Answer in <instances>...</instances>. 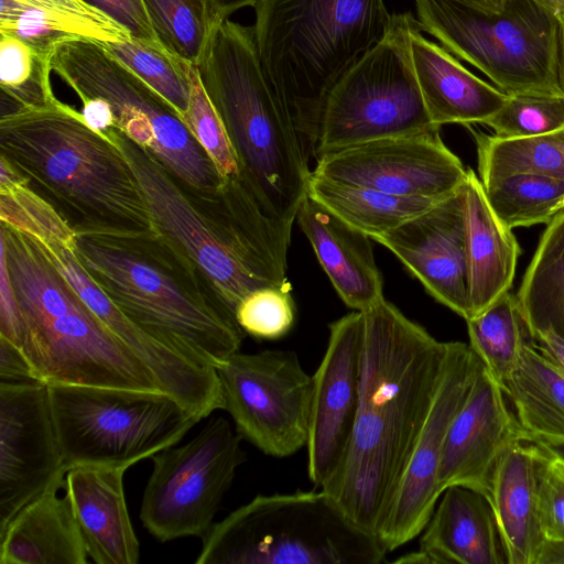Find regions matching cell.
<instances>
[{
    "instance_id": "6da1fadb",
    "label": "cell",
    "mask_w": 564,
    "mask_h": 564,
    "mask_svg": "<svg viewBox=\"0 0 564 564\" xmlns=\"http://www.w3.org/2000/svg\"><path fill=\"white\" fill-rule=\"evenodd\" d=\"M360 399L343 465L322 489L378 534L441 382L447 341L382 299L362 312Z\"/></svg>"
},
{
    "instance_id": "7a4b0ae2",
    "label": "cell",
    "mask_w": 564,
    "mask_h": 564,
    "mask_svg": "<svg viewBox=\"0 0 564 564\" xmlns=\"http://www.w3.org/2000/svg\"><path fill=\"white\" fill-rule=\"evenodd\" d=\"M104 134L128 160L156 230L234 310L257 289H291L286 259L293 224L268 216L238 175L223 178L218 191L206 195L116 127Z\"/></svg>"
},
{
    "instance_id": "3957f363",
    "label": "cell",
    "mask_w": 564,
    "mask_h": 564,
    "mask_svg": "<svg viewBox=\"0 0 564 564\" xmlns=\"http://www.w3.org/2000/svg\"><path fill=\"white\" fill-rule=\"evenodd\" d=\"M78 261L135 325L192 361L217 368L240 351L235 310L160 232L75 231Z\"/></svg>"
},
{
    "instance_id": "277c9868",
    "label": "cell",
    "mask_w": 564,
    "mask_h": 564,
    "mask_svg": "<svg viewBox=\"0 0 564 564\" xmlns=\"http://www.w3.org/2000/svg\"><path fill=\"white\" fill-rule=\"evenodd\" d=\"M0 241L13 294L0 337L22 351L40 382L162 391L31 236L1 223Z\"/></svg>"
},
{
    "instance_id": "5b68a950",
    "label": "cell",
    "mask_w": 564,
    "mask_h": 564,
    "mask_svg": "<svg viewBox=\"0 0 564 564\" xmlns=\"http://www.w3.org/2000/svg\"><path fill=\"white\" fill-rule=\"evenodd\" d=\"M0 158L75 231L159 232L123 153L58 99L1 113Z\"/></svg>"
},
{
    "instance_id": "8992f818",
    "label": "cell",
    "mask_w": 564,
    "mask_h": 564,
    "mask_svg": "<svg viewBox=\"0 0 564 564\" xmlns=\"http://www.w3.org/2000/svg\"><path fill=\"white\" fill-rule=\"evenodd\" d=\"M195 67L235 150L239 178L268 216L294 224L314 154L263 68L253 26L219 19Z\"/></svg>"
},
{
    "instance_id": "52a82bcc",
    "label": "cell",
    "mask_w": 564,
    "mask_h": 564,
    "mask_svg": "<svg viewBox=\"0 0 564 564\" xmlns=\"http://www.w3.org/2000/svg\"><path fill=\"white\" fill-rule=\"evenodd\" d=\"M263 68L315 156L324 104L339 78L388 33L383 0H258Z\"/></svg>"
},
{
    "instance_id": "ba28073f",
    "label": "cell",
    "mask_w": 564,
    "mask_h": 564,
    "mask_svg": "<svg viewBox=\"0 0 564 564\" xmlns=\"http://www.w3.org/2000/svg\"><path fill=\"white\" fill-rule=\"evenodd\" d=\"M202 541L196 564H380L388 554L322 489L258 495Z\"/></svg>"
},
{
    "instance_id": "9c48e42d",
    "label": "cell",
    "mask_w": 564,
    "mask_h": 564,
    "mask_svg": "<svg viewBox=\"0 0 564 564\" xmlns=\"http://www.w3.org/2000/svg\"><path fill=\"white\" fill-rule=\"evenodd\" d=\"M419 23L444 48L507 95L564 94L561 21L536 0H508L488 13L458 0H415Z\"/></svg>"
},
{
    "instance_id": "30bf717a",
    "label": "cell",
    "mask_w": 564,
    "mask_h": 564,
    "mask_svg": "<svg viewBox=\"0 0 564 564\" xmlns=\"http://www.w3.org/2000/svg\"><path fill=\"white\" fill-rule=\"evenodd\" d=\"M66 473L75 466L129 468L176 445L200 419L162 391L48 386Z\"/></svg>"
},
{
    "instance_id": "8fae6325",
    "label": "cell",
    "mask_w": 564,
    "mask_h": 564,
    "mask_svg": "<svg viewBox=\"0 0 564 564\" xmlns=\"http://www.w3.org/2000/svg\"><path fill=\"white\" fill-rule=\"evenodd\" d=\"M50 63L80 100H105L116 128L152 152L186 186L203 194L218 191L223 177L178 112L100 42L64 40L53 48Z\"/></svg>"
},
{
    "instance_id": "7c38bea8",
    "label": "cell",
    "mask_w": 564,
    "mask_h": 564,
    "mask_svg": "<svg viewBox=\"0 0 564 564\" xmlns=\"http://www.w3.org/2000/svg\"><path fill=\"white\" fill-rule=\"evenodd\" d=\"M412 14H393L386 36L335 84L324 104L315 158L370 141L440 129L413 68Z\"/></svg>"
},
{
    "instance_id": "4fadbf2b",
    "label": "cell",
    "mask_w": 564,
    "mask_h": 564,
    "mask_svg": "<svg viewBox=\"0 0 564 564\" xmlns=\"http://www.w3.org/2000/svg\"><path fill=\"white\" fill-rule=\"evenodd\" d=\"M241 436L224 416L209 420L183 445L153 455L140 520L159 542L203 538L214 524L237 469L246 462Z\"/></svg>"
},
{
    "instance_id": "5bb4252c",
    "label": "cell",
    "mask_w": 564,
    "mask_h": 564,
    "mask_svg": "<svg viewBox=\"0 0 564 564\" xmlns=\"http://www.w3.org/2000/svg\"><path fill=\"white\" fill-rule=\"evenodd\" d=\"M224 410L237 433L263 454L284 458L306 447L313 378L290 350L236 352L216 368Z\"/></svg>"
},
{
    "instance_id": "9a60e30c",
    "label": "cell",
    "mask_w": 564,
    "mask_h": 564,
    "mask_svg": "<svg viewBox=\"0 0 564 564\" xmlns=\"http://www.w3.org/2000/svg\"><path fill=\"white\" fill-rule=\"evenodd\" d=\"M29 236L108 329L149 369L163 392L200 420L224 410L216 369L192 361L129 319L78 261L75 230L65 219L54 218Z\"/></svg>"
},
{
    "instance_id": "2e32d148",
    "label": "cell",
    "mask_w": 564,
    "mask_h": 564,
    "mask_svg": "<svg viewBox=\"0 0 564 564\" xmlns=\"http://www.w3.org/2000/svg\"><path fill=\"white\" fill-rule=\"evenodd\" d=\"M316 177L383 193L443 199L465 183L467 170L440 129L381 139L316 158Z\"/></svg>"
},
{
    "instance_id": "e0dca14e",
    "label": "cell",
    "mask_w": 564,
    "mask_h": 564,
    "mask_svg": "<svg viewBox=\"0 0 564 564\" xmlns=\"http://www.w3.org/2000/svg\"><path fill=\"white\" fill-rule=\"evenodd\" d=\"M484 362L460 341H447L443 376L408 467L378 531L387 552L421 534L441 496L437 474L448 429Z\"/></svg>"
},
{
    "instance_id": "ac0fdd59",
    "label": "cell",
    "mask_w": 564,
    "mask_h": 564,
    "mask_svg": "<svg viewBox=\"0 0 564 564\" xmlns=\"http://www.w3.org/2000/svg\"><path fill=\"white\" fill-rule=\"evenodd\" d=\"M65 476L48 386L0 382V530Z\"/></svg>"
},
{
    "instance_id": "d6986e66",
    "label": "cell",
    "mask_w": 564,
    "mask_h": 564,
    "mask_svg": "<svg viewBox=\"0 0 564 564\" xmlns=\"http://www.w3.org/2000/svg\"><path fill=\"white\" fill-rule=\"evenodd\" d=\"M364 315L355 311L329 325L325 354L314 373L306 444L307 475L323 489L346 457L360 399Z\"/></svg>"
},
{
    "instance_id": "ffe728a7",
    "label": "cell",
    "mask_w": 564,
    "mask_h": 564,
    "mask_svg": "<svg viewBox=\"0 0 564 564\" xmlns=\"http://www.w3.org/2000/svg\"><path fill=\"white\" fill-rule=\"evenodd\" d=\"M388 248L437 302L469 318L464 185L432 208L372 238Z\"/></svg>"
},
{
    "instance_id": "44dd1931",
    "label": "cell",
    "mask_w": 564,
    "mask_h": 564,
    "mask_svg": "<svg viewBox=\"0 0 564 564\" xmlns=\"http://www.w3.org/2000/svg\"><path fill=\"white\" fill-rule=\"evenodd\" d=\"M506 398L482 365L447 432L437 474L441 495L451 486H464L489 498L502 454L517 443L532 442Z\"/></svg>"
},
{
    "instance_id": "7402d4cb",
    "label": "cell",
    "mask_w": 564,
    "mask_h": 564,
    "mask_svg": "<svg viewBox=\"0 0 564 564\" xmlns=\"http://www.w3.org/2000/svg\"><path fill=\"white\" fill-rule=\"evenodd\" d=\"M420 535L419 550L397 562L508 564L490 501L464 486H451L442 492Z\"/></svg>"
},
{
    "instance_id": "603a6c76",
    "label": "cell",
    "mask_w": 564,
    "mask_h": 564,
    "mask_svg": "<svg viewBox=\"0 0 564 564\" xmlns=\"http://www.w3.org/2000/svg\"><path fill=\"white\" fill-rule=\"evenodd\" d=\"M127 468L75 466L65 476L88 557L97 564H137L140 542L133 530L123 487Z\"/></svg>"
},
{
    "instance_id": "cb8c5ba5",
    "label": "cell",
    "mask_w": 564,
    "mask_h": 564,
    "mask_svg": "<svg viewBox=\"0 0 564 564\" xmlns=\"http://www.w3.org/2000/svg\"><path fill=\"white\" fill-rule=\"evenodd\" d=\"M296 219L343 302L364 312L383 297L370 237L306 194Z\"/></svg>"
},
{
    "instance_id": "d4e9b609",
    "label": "cell",
    "mask_w": 564,
    "mask_h": 564,
    "mask_svg": "<svg viewBox=\"0 0 564 564\" xmlns=\"http://www.w3.org/2000/svg\"><path fill=\"white\" fill-rule=\"evenodd\" d=\"M410 45L416 80L434 126L484 124L507 101L509 95L468 70L446 48L424 37L417 21L411 29Z\"/></svg>"
},
{
    "instance_id": "484cf974",
    "label": "cell",
    "mask_w": 564,
    "mask_h": 564,
    "mask_svg": "<svg viewBox=\"0 0 564 564\" xmlns=\"http://www.w3.org/2000/svg\"><path fill=\"white\" fill-rule=\"evenodd\" d=\"M65 480L25 505L0 530V564H87Z\"/></svg>"
},
{
    "instance_id": "4316f807",
    "label": "cell",
    "mask_w": 564,
    "mask_h": 564,
    "mask_svg": "<svg viewBox=\"0 0 564 564\" xmlns=\"http://www.w3.org/2000/svg\"><path fill=\"white\" fill-rule=\"evenodd\" d=\"M464 194L471 318L509 291L520 247L512 229L491 208L480 180L470 169Z\"/></svg>"
},
{
    "instance_id": "83f0119b",
    "label": "cell",
    "mask_w": 564,
    "mask_h": 564,
    "mask_svg": "<svg viewBox=\"0 0 564 564\" xmlns=\"http://www.w3.org/2000/svg\"><path fill=\"white\" fill-rule=\"evenodd\" d=\"M542 449L520 442L500 457L489 501L508 564H534L544 540L538 519V468Z\"/></svg>"
},
{
    "instance_id": "f1b7e54d",
    "label": "cell",
    "mask_w": 564,
    "mask_h": 564,
    "mask_svg": "<svg viewBox=\"0 0 564 564\" xmlns=\"http://www.w3.org/2000/svg\"><path fill=\"white\" fill-rule=\"evenodd\" d=\"M500 387L532 440H564V375L535 347L522 350Z\"/></svg>"
},
{
    "instance_id": "f546056e",
    "label": "cell",
    "mask_w": 564,
    "mask_h": 564,
    "mask_svg": "<svg viewBox=\"0 0 564 564\" xmlns=\"http://www.w3.org/2000/svg\"><path fill=\"white\" fill-rule=\"evenodd\" d=\"M307 195L371 239L390 231L442 200L392 195L316 177L313 174L308 181Z\"/></svg>"
},
{
    "instance_id": "4dcf8cb0",
    "label": "cell",
    "mask_w": 564,
    "mask_h": 564,
    "mask_svg": "<svg viewBox=\"0 0 564 564\" xmlns=\"http://www.w3.org/2000/svg\"><path fill=\"white\" fill-rule=\"evenodd\" d=\"M517 299L533 335L551 333L564 341V213L543 231Z\"/></svg>"
},
{
    "instance_id": "1f68e13d",
    "label": "cell",
    "mask_w": 564,
    "mask_h": 564,
    "mask_svg": "<svg viewBox=\"0 0 564 564\" xmlns=\"http://www.w3.org/2000/svg\"><path fill=\"white\" fill-rule=\"evenodd\" d=\"M466 323L469 346L499 384L512 372L522 350L535 347L518 299L509 291Z\"/></svg>"
},
{
    "instance_id": "d6a6232c",
    "label": "cell",
    "mask_w": 564,
    "mask_h": 564,
    "mask_svg": "<svg viewBox=\"0 0 564 564\" xmlns=\"http://www.w3.org/2000/svg\"><path fill=\"white\" fill-rule=\"evenodd\" d=\"M476 141L479 180L487 186L517 173L564 181V129L543 135L501 139L470 129Z\"/></svg>"
},
{
    "instance_id": "836d02e7",
    "label": "cell",
    "mask_w": 564,
    "mask_h": 564,
    "mask_svg": "<svg viewBox=\"0 0 564 564\" xmlns=\"http://www.w3.org/2000/svg\"><path fill=\"white\" fill-rule=\"evenodd\" d=\"M487 199L510 229L550 224L564 213V181L535 173H517L484 187Z\"/></svg>"
},
{
    "instance_id": "e575fe53",
    "label": "cell",
    "mask_w": 564,
    "mask_h": 564,
    "mask_svg": "<svg viewBox=\"0 0 564 564\" xmlns=\"http://www.w3.org/2000/svg\"><path fill=\"white\" fill-rule=\"evenodd\" d=\"M159 44L195 65L219 20L212 0H142Z\"/></svg>"
},
{
    "instance_id": "d590c367",
    "label": "cell",
    "mask_w": 564,
    "mask_h": 564,
    "mask_svg": "<svg viewBox=\"0 0 564 564\" xmlns=\"http://www.w3.org/2000/svg\"><path fill=\"white\" fill-rule=\"evenodd\" d=\"M50 58L51 55L40 53L19 39L1 33V100H8L13 106L10 111L43 107L57 99L50 82Z\"/></svg>"
},
{
    "instance_id": "8d00e7d4",
    "label": "cell",
    "mask_w": 564,
    "mask_h": 564,
    "mask_svg": "<svg viewBox=\"0 0 564 564\" xmlns=\"http://www.w3.org/2000/svg\"><path fill=\"white\" fill-rule=\"evenodd\" d=\"M101 44L111 55L159 93L182 119L189 102V67L193 64L176 58L161 46L140 42L132 37Z\"/></svg>"
},
{
    "instance_id": "74e56055",
    "label": "cell",
    "mask_w": 564,
    "mask_h": 564,
    "mask_svg": "<svg viewBox=\"0 0 564 564\" xmlns=\"http://www.w3.org/2000/svg\"><path fill=\"white\" fill-rule=\"evenodd\" d=\"M484 124L501 139L531 138L564 129V94L510 95Z\"/></svg>"
},
{
    "instance_id": "f35d334b",
    "label": "cell",
    "mask_w": 564,
    "mask_h": 564,
    "mask_svg": "<svg viewBox=\"0 0 564 564\" xmlns=\"http://www.w3.org/2000/svg\"><path fill=\"white\" fill-rule=\"evenodd\" d=\"M191 95L187 110L182 120L204 148L219 175L225 177L239 174L238 160L225 126L209 100L195 65L189 67Z\"/></svg>"
},
{
    "instance_id": "ab89813d",
    "label": "cell",
    "mask_w": 564,
    "mask_h": 564,
    "mask_svg": "<svg viewBox=\"0 0 564 564\" xmlns=\"http://www.w3.org/2000/svg\"><path fill=\"white\" fill-rule=\"evenodd\" d=\"M235 315L246 335L257 339H279L291 330L295 322L291 289H257L239 301Z\"/></svg>"
},
{
    "instance_id": "60d3db41",
    "label": "cell",
    "mask_w": 564,
    "mask_h": 564,
    "mask_svg": "<svg viewBox=\"0 0 564 564\" xmlns=\"http://www.w3.org/2000/svg\"><path fill=\"white\" fill-rule=\"evenodd\" d=\"M0 33L14 36L46 55L62 41L80 37L69 23L21 0H1Z\"/></svg>"
},
{
    "instance_id": "b9f144b4",
    "label": "cell",
    "mask_w": 564,
    "mask_h": 564,
    "mask_svg": "<svg viewBox=\"0 0 564 564\" xmlns=\"http://www.w3.org/2000/svg\"><path fill=\"white\" fill-rule=\"evenodd\" d=\"M73 25L80 37L101 43L131 39L129 32L84 0H21Z\"/></svg>"
},
{
    "instance_id": "7bdbcfd3",
    "label": "cell",
    "mask_w": 564,
    "mask_h": 564,
    "mask_svg": "<svg viewBox=\"0 0 564 564\" xmlns=\"http://www.w3.org/2000/svg\"><path fill=\"white\" fill-rule=\"evenodd\" d=\"M538 519L544 540H564V473L543 449L538 468Z\"/></svg>"
},
{
    "instance_id": "ee69618b",
    "label": "cell",
    "mask_w": 564,
    "mask_h": 564,
    "mask_svg": "<svg viewBox=\"0 0 564 564\" xmlns=\"http://www.w3.org/2000/svg\"><path fill=\"white\" fill-rule=\"evenodd\" d=\"M126 29L133 40L161 46L142 0H84ZM162 47V46H161Z\"/></svg>"
},
{
    "instance_id": "f6af8a7d",
    "label": "cell",
    "mask_w": 564,
    "mask_h": 564,
    "mask_svg": "<svg viewBox=\"0 0 564 564\" xmlns=\"http://www.w3.org/2000/svg\"><path fill=\"white\" fill-rule=\"evenodd\" d=\"M0 382H40L22 351L0 337Z\"/></svg>"
},
{
    "instance_id": "bcb514c9",
    "label": "cell",
    "mask_w": 564,
    "mask_h": 564,
    "mask_svg": "<svg viewBox=\"0 0 564 564\" xmlns=\"http://www.w3.org/2000/svg\"><path fill=\"white\" fill-rule=\"evenodd\" d=\"M82 115L86 123L95 131L105 133L109 128L116 127V121L109 105L99 98L82 99Z\"/></svg>"
},
{
    "instance_id": "7dc6e473",
    "label": "cell",
    "mask_w": 564,
    "mask_h": 564,
    "mask_svg": "<svg viewBox=\"0 0 564 564\" xmlns=\"http://www.w3.org/2000/svg\"><path fill=\"white\" fill-rule=\"evenodd\" d=\"M535 349L564 375V341L551 333H535Z\"/></svg>"
},
{
    "instance_id": "c3c4849f",
    "label": "cell",
    "mask_w": 564,
    "mask_h": 564,
    "mask_svg": "<svg viewBox=\"0 0 564 564\" xmlns=\"http://www.w3.org/2000/svg\"><path fill=\"white\" fill-rule=\"evenodd\" d=\"M534 564H564V540H543Z\"/></svg>"
},
{
    "instance_id": "681fc988",
    "label": "cell",
    "mask_w": 564,
    "mask_h": 564,
    "mask_svg": "<svg viewBox=\"0 0 564 564\" xmlns=\"http://www.w3.org/2000/svg\"><path fill=\"white\" fill-rule=\"evenodd\" d=\"M258 0H212L218 19H226L235 11L245 7H252Z\"/></svg>"
},
{
    "instance_id": "f907efd6",
    "label": "cell",
    "mask_w": 564,
    "mask_h": 564,
    "mask_svg": "<svg viewBox=\"0 0 564 564\" xmlns=\"http://www.w3.org/2000/svg\"><path fill=\"white\" fill-rule=\"evenodd\" d=\"M532 441L549 455L564 462V440L533 438Z\"/></svg>"
},
{
    "instance_id": "816d5d0a",
    "label": "cell",
    "mask_w": 564,
    "mask_h": 564,
    "mask_svg": "<svg viewBox=\"0 0 564 564\" xmlns=\"http://www.w3.org/2000/svg\"><path fill=\"white\" fill-rule=\"evenodd\" d=\"M469 7L488 12H500L508 0H458Z\"/></svg>"
},
{
    "instance_id": "f5cc1de1",
    "label": "cell",
    "mask_w": 564,
    "mask_h": 564,
    "mask_svg": "<svg viewBox=\"0 0 564 564\" xmlns=\"http://www.w3.org/2000/svg\"><path fill=\"white\" fill-rule=\"evenodd\" d=\"M553 12L564 23V0H536Z\"/></svg>"
},
{
    "instance_id": "db71d44e",
    "label": "cell",
    "mask_w": 564,
    "mask_h": 564,
    "mask_svg": "<svg viewBox=\"0 0 564 564\" xmlns=\"http://www.w3.org/2000/svg\"><path fill=\"white\" fill-rule=\"evenodd\" d=\"M560 83L564 93V23L561 25L560 58H558Z\"/></svg>"
},
{
    "instance_id": "11a10c76",
    "label": "cell",
    "mask_w": 564,
    "mask_h": 564,
    "mask_svg": "<svg viewBox=\"0 0 564 564\" xmlns=\"http://www.w3.org/2000/svg\"><path fill=\"white\" fill-rule=\"evenodd\" d=\"M554 459H555V462H556L557 466H558V467L561 468V470L564 473V462H563V460H560V459H557V458H555V457H554Z\"/></svg>"
}]
</instances>
